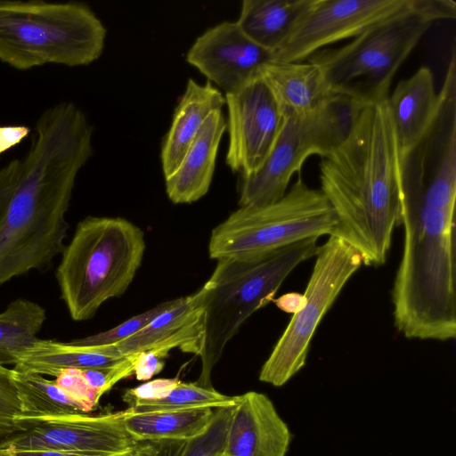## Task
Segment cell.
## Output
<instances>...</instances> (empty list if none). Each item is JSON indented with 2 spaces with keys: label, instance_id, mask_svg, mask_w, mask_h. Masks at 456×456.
Wrapping results in <instances>:
<instances>
[{
  "label": "cell",
  "instance_id": "cell-4",
  "mask_svg": "<svg viewBox=\"0 0 456 456\" xmlns=\"http://www.w3.org/2000/svg\"><path fill=\"white\" fill-rule=\"evenodd\" d=\"M318 238H307L250 258L218 259L201 287L200 334L187 353L201 359L196 384L212 387L210 376L226 344L256 311L273 299L289 274L314 256Z\"/></svg>",
  "mask_w": 456,
  "mask_h": 456
},
{
  "label": "cell",
  "instance_id": "cell-5",
  "mask_svg": "<svg viewBox=\"0 0 456 456\" xmlns=\"http://www.w3.org/2000/svg\"><path fill=\"white\" fill-rule=\"evenodd\" d=\"M451 0H417L411 8L379 20L349 44L319 50L307 61L322 71L330 93L363 104L387 99L395 74L432 24L454 19Z\"/></svg>",
  "mask_w": 456,
  "mask_h": 456
},
{
  "label": "cell",
  "instance_id": "cell-28",
  "mask_svg": "<svg viewBox=\"0 0 456 456\" xmlns=\"http://www.w3.org/2000/svg\"><path fill=\"white\" fill-rule=\"evenodd\" d=\"M232 411V406L214 409L207 428L186 441L181 456H224Z\"/></svg>",
  "mask_w": 456,
  "mask_h": 456
},
{
  "label": "cell",
  "instance_id": "cell-37",
  "mask_svg": "<svg viewBox=\"0 0 456 456\" xmlns=\"http://www.w3.org/2000/svg\"><path fill=\"white\" fill-rule=\"evenodd\" d=\"M0 451L8 456H97L84 452L53 449Z\"/></svg>",
  "mask_w": 456,
  "mask_h": 456
},
{
  "label": "cell",
  "instance_id": "cell-35",
  "mask_svg": "<svg viewBox=\"0 0 456 456\" xmlns=\"http://www.w3.org/2000/svg\"><path fill=\"white\" fill-rule=\"evenodd\" d=\"M167 353L150 350L137 354L134 364V374L138 380H148L159 374L165 366Z\"/></svg>",
  "mask_w": 456,
  "mask_h": 456
},
{
  "label": "cell",
  "instance_id": "cell-7",
  "mask_svg": "<svg viewBox=\"0 0 456 456\" xmlns=\"http://www.w3.org/2000/svg\"><path fill=\"white\" fill-rule=\"evenodd\" d=\"M105 37L85 4L0 0V61L16 69L88 65L102 55Z\"/></svg>",
  "mask_w": 456,
  "mask_h": 456
},
{
  "label": "cell",
  "instance_id": "cell-15",
  "mask_svg": "<svg viewBox=\"0 0 456 456\" xmlns=\"http://www.w3.org/2000/svg\"><path fill=\"white\" fill-rule=\"evenodd\" d=\"M272 54L249 39L237 21H224L196 39L186 60L228 94L259 77Z\"/></svg>",
  "mask_w": 456,
  "mask_h": 456
},
{
  "label": "cell",
  "instance_id": "cell-24",
  "mask_svg": "<svg viewBox=\"0 0 456 456\" xmlns=\"http://www.w3.org/2000/svg\"><path fill=\"white\" fill-rule=\"evenodd\" d=\"M212 408L132 412L126 410L124 424L135 441H187L200 435L210 423Z\"/></svg>",
  "mask_w": 456,
  "mask_h": 456
},
{
  "label": "cell",
  "instance_id": "cell-39",
  "mask_svg": "<svg viewBox=\"0 0 456 456\" xmlns=\"http://www.w3.org/2000/svg\"><path fill=\"white\" fill-rule=\"evenodd\" d=\"M0 456H8L0 451Z\"/></svg>",
  "mask_w": 456,
  "mask_h": 456
},
{
  "label": "cell",
  "instance_id": "cell-10",
  "mask_svg": "<svg viewBox=\"0 0 456 456\" xmlns=\"http://www.w3.org/2000/svg\"><path fill=\"white\" fill-rule=\"evenodd\" d=\"M302 309L292 315L263 364L259 380L281 387L305 364L311 340L325 314L362 265L356 249L335 236L317 247Z\"/></svg>",
  "mask_w": 456,
  "mask_h": 456
},
{
  "label": "cell",
  "instance_id": "cell-11",
  "mask_svg": "<svg viewBox=\"0 0 456 456\" xmlns=\"http://www.w3.org/2000/svg\"><path fill=\"white\" fill-rule=\"evenodd\" d=\"M436 113L416 145L400 159L402 194L421 204L455 210L456 56L452 48Z\"/></svg>",
  "mask_w": 456,
  "mask_h": 456
},
{
  "label": "cell",
  "instance_id": "cell-33",
  "mask_svg": "<svg viewBox=\"0 0 456 456\" xmlns=\"http://www.w3.org/2000/svg\"><path fill=\"white\" fill-rule=\"evenodd\" d=\"M178 379H159L126 391L123 400L128 405L138 401H155L167 395L178 384Z\"/></svg>",
  "mask_w": 456,
  "mask_h": 456
},
{
  "label": "cell",
  "instance_id": "cell-3",
  "mask_svg": "<svg viewBox=\"0 0 456 456\" xmlns=\"http://www.w3.org/2000/svg\"><path fill=\"white\" fill-rule=\"evenodd\" d=\"M403 245L392 288L394 323L407 338L456 336L455 210L402 195Z\"/></svg>",
  "mask_w": 456,
  "mask_h": 456
},
{
  "label": "cell",
  "instance_id": "cell-20",
  "mask_svg": "<svg viewBox=\"0 0 456 456\" xmlns=\"http://www.w3.org/2000/svg\"><path fill=\"white\" fill-rule=\"evenodd\" d=\"M225 98L210 82L189 79L163 142L161 163L165 178L178 167L187 149L211 112L222 110Z\"/></svg>",
  "mask_w": 456,
  "mask_h": 456
},
{
  "label": "cell",
  "instance_id": "cell-38",
  "mask_svg": "<svg viewBox=\"0 0 456 456\" xmlns=\"http://www.w3.org/2000/svg\"><path fill=\"white\" fill-rule=\"evenodd\" d=\"M9 139L4 128L0 127V152L8 149Z\"/></svg>",
  "mask_w": 456,
  "mask_h": 456
},
{
  "label": "cell",
  "instance_id": "cell-31",
  "mask_svg": "<svg viewBox=\"0 0 456 456\" xmlns=\"http://www.w3.org/2000/svg\"><path fill=\"white\" fill-rule=\"evenodd\" d=\"M136 356L137 354L128 355L111 366L81 370L88 385L102 397L119 380L134 373Z\"/></svg>",
  "mask_w": 456,
  "mask_h": 456
},
{
  "label": "cell",
  "instance_id": "cell-26",
  "mask_svg": "<svg viewBox=\"0 0 456 456\" xmlns=\"http://www.w3.org/2000/svg\"><path fill=\"white\" fill-rule=\"evenodd\" d=\"M46 320V310L25 297L12 300L0 313V363L17 362L37 338Z\"/></svg>",
  "mask_w": 456,
  "mask_h": 456
},
{
  "label": "cell",
  "instance_id": "cell-6",
  "mask_svg": "<svg viewBox=\"0 0 456 456\" xmlns=\"http://www.w3.org/2000/svg\"><path fill=\"white\" fill-rule=\"evenodd\" d=\"M145 248L143 232L125 218L81 220L55 272L70 318L91 319L104 302L120 297L141 266Z\"/></svg>",
  "mask_w": 456,
  "mask_h": 456
},
{
  "label": "cell",
  "instance_id": "cell-16",
  "mask_svg": "<svg viewBox=\"0 0 456 456\" xmlns=\"http://www.w3.org/2000/svg\"><path fill=\"white\" fill-rule=\"evenodd\" d=\"M291 437L287 423L266 395L249 391L235 396L225 456H286Z\"/></svg>",
  "mask_w": 456,
  "mask_h": 456
},
{
  "label": "cell",
  "instance_id": "cell-8",
  "mask_svg": "<svg viewBox=\"0 0 456 456\" xmlns=\"http://www.w3.org/2000/svg\"><path fill=\"white\" fill-rule=\"evenodd\" d=\"M336 224L322 191L299 176L276 202L232 212L213 229L208 253L216 260L250 258L304 239L330 236Z\"/></svg>",
  "mask_w": 456,
  "mask_h": 456
},
{
  "label": "cell",
  "instance_id": "cell-17",
  "mask_svg": "<svg viewBox=\"0 0 456 456\" xmlns=\"http://www.w3.org/2000/svg\"><path fill=\"white\" fill-rule=\"evenodd\" d=\"M201 288L195 293L176 298L171 307L147 326L125 340L110 345L120 356L156 350L168 354L174 347L183 352L198 338L202 312Z\"/></svg>",
  "mask_w": 456,
  "mask_h": 456
},
{
  "label": "cell",
  "instance_id": "cell-14",
  "mask_svg": "<svg viewBox=\"0 0 456 456\" xmlns=\"http://www.w3.org/2000/svg\"><path fill=\"white\" fill-rule=\"evenodd\" d=\"M224 98L229 133L226 163L241 175L253 174L276 142L283 122L282 111L261 76Z\"/></svg>",
  "mask_w": 456,
  "mask_h": 456
},
{
  "label": "cell",
  "instance_id": "cell-1",
  "mask_svg": "<svg viewBox=\"0 0 456 456\" xmlns=\"http://www.w3.org/2000/svg\"><path fill=\"white\" fill-rule=\"evenodd\" d=\"M93 127L73 102L45 110L22 159L0 168V287L42 271L64 249L75 181L93 152Z\"/></svg>",
  "mask_w": 456,
  "mask_h": 456
},
{
  "label": "cell",
  "instance_id": "cell-36",
  "mask_svg": "<svg viewBox=\"0 0 456 456\" xmlns=\"http://www.w3.org/2000/svg\"><path fill=\"white\" fill-rule=\"evenodd\" d=\"M273 302L280 310L294 314L303 308L305 303V297L304 294L289 292L276 299H273Z\"/></svg>",
  "mask_w": 456,
  "mask_h": 456
},
{
  "label": "cell",
  "instance_id": "cell-29",
  "mask_svg": "<svg viewBox=\"0 0 456 456\" xmlns=\"http://www.w3.org/2000/svg\"><path fill=\"white\" fill-rule=\"evenodd\" d=\"M175 302L176 299H173L159 304L153 308L133 316L109 330L83 338L74 339L70 342L75 345L90 346L114 345L137 333L158 315L175 305Z\"/></svg>",
  "mask_w": 456,
  "mask_h": 456
},
{
  "label": "cell",
  "instance_id": "cell-18",
  "mask_svg": "<svg viewBox=\"0 0 456 456\" xmlns=\"http://www.w3.org/2000/svg\"><path fill=\"white\" fill-rule=\"evenodd\" d=\"M226 129L222 110L210 113L166 180V191L175 204L191 203L203 197L211 184L221 138Z\"/></svg>",
  "mask_w": 456,
  "mask_h": 456
},
{
  "label": "cell",
  "instance_id": "cell-19",
  "mask_svg": "<svg viewBox=\"0 0 456 456\" xmlns=\"http://www.w3.org/2000/svg\"><path fill=\"white\" fill-rule=\"evenodd\" d=\"M438 99L428 67H421L411 77L402 80L387 97L400 159L424 134L436 113Z\"/></svg>",
  "mask_w": 456,
  "mask_h": 456
},
{
  "label": "cell",
  "instance_id": "cell-21",
  "mask_svg": "<svg viewBox=\"0 0 456 456\" xmlns=\"http://www.w3.org/2000/svg\"><path fill=\"white\" fill-rule=\"evenodd\" d=\"M261 77L273 94L284 115H304L318 109L330 95L322 69L307 61H270Z\"/></svg>",
  "mask_w": 456,
  "mask_h": 456
},
{
  "label": "cell",
  "instance_id": "cell-34",
  "mask_svg": "<svg viewBox=\"0 0 456 456\" xmlns=\"http://www.w3.org/2000/svg\"><path fill=\"white\" fill-rule=\"evenodd\" d=\"M186 441H137L134 449L121 456H181Z\"/></svg>",
  "mask_w": 456,
  "mask_h": 456
},
{
  "label": "cell",
  "instance_id": "cell-22",
  "mask_svg": "<svg viewBox=\"0 0 456 456\" xmlns=\"http://www.w3.org/2000/svg\"><path fill=\"white\" fill-rule=\"evenodd\" d=\"M126 356H120L111 346H79L37 338L19 356L12 369L42 376L57 375L66 369H94L114 365Z\"/></svg>",
  "mask_w": 456,
  "mask_h": 456
},
{
  "label": "cell",
  "instance_id": "cell-30",
  "mask_svg": "<svg viewBox=\"0 0 456 456\" xmlns=\"http://www.w3.org/2000/svg\"><path fill=\"white\" fill-rule=\"evenodd\" d=\"M20 401L13 380V370L0 363V438L18 429L16 418Z\"/></svg>",
  "mask_w": 456,
  "mask_h": 456
},
{
  "label": "cell",
  "instance_id": "cell-2",
  "mask_svg": "<svg viewBox=\"0 0 456 456\" xmlns=\"http://www.w3.org/2000/svg\"><path fill=\"white\" fill-rule=\"evenodd\" d=\"M400 164L387 99L365 104L347 138L320 162V190L337 220L330 235L356 249L367 266L386 263L400 225Z\"/></svg>",
  "mask_w": 456,
  "mask_h": 456
},
{
  "label": "cell",
  "instance_id": "cell-9",
  "mask_svg": "<svg viewBox=\"0 0 456 456\" xmlns=\"http://www.w3.org/2000/svg\"><path fill=\"white\" fill-rule=\"evenodd\" d=\"M364 104L342 94H330L316 110L284 115L276 142L260 168L241 175L240 208L264 206L281 200L292 175L305 160L338 148L351 133Z\"/></svg>",
  "mask_w": 456,
  "mask_h": 456
},
{
  "label": "cell",
  "instance_id": "cell-27",
  "mask_svg": "<svg viewBox=\"0 0 456 456\" xmlns=\"http://www.w3.org/2000/svg\"><path fill=\"white\" fill-rule=\"evenodd\" d=\"M235 396L221 394L213 387H202L196 383L178 384L165 397L155 401H138L128 405L132 412L156 411H178L197 408H221L233 406Z\"/></svg>",
  "mask_w": 456,
  "mask_h": 456
},
{
  "label": "cell",
  "instance_id": "cell-23",
  "mask_svg": "<svg viewBox=\"0 0 456 456\" xmlns=\"http://www.w3.org/2000/svg\"><path fill=\"white\" fill-rule=\"evenodd\" d=\"M314 0H244L237 23L261 47L273 53L288 39Z\"/></svg>",
  "mask_w": 456,
  "mask_h": 456
},
{
  "label": "cell",
  "instance_id": "cell-32",
  "mask_svg": "<svg viewBox=\"0 0 456 456\" xmlns=\"http://www.w3.org/2000/svg\"><path fill=\"white\" fill-rule=\"evenodd\" d=\"M54 381L69 397L85 406L88 412H91L97 407L101 397L88 385L81 370H62L55 377Z\"/></svg>",
  "mask_w": 456,
  "mask_h": 456
},
{
  "label": "cell",
  "instance_id": "cell-40",
  "mask_svg": "<svg viewBox=\"0 0 456 456\" xmlns=\"http://www.w3.org/2000/svg\"><path fill=\"white\" fill-rule=\"evenodd\" d=\"M225 456V455H224Z\"/></svg>",
  "mask_w": 456,
  "mask_h": 456
},
{
  "label": "cell",
  "instance_id": "cell-13",
  "mask_svg": "<svg viewBox=\"0 0 456 456\" xmlns=\"http://www.w3.org/2000/svg\"><path fill=\"white\" fill-rule=\"evenodd\" d=\"M417 0H314L272 61L301 62L323 46L354 37Z\"/></svg>",
  "mask_w": 456,
  "mask_h": 456
},
{
  "label": "cell",
  "instance_id": "cell-25",
  "mask_svg": "<svg viewBox=\"0 0 456 456\" xmlns=\"http://www.w3.org/2000/svg\"><path fill=\"white\" fill-rule=\"evenodd\" d=\"M12 370L20 401L17 426L22 421L89 413L85 406L62 391L54 380L47 379L39 374Z\"/></svg>",
  "mask_w": 456,
  "mask_h": 456
},
{
  "label": "cell",
  "instance_id": "cell-12",
  "mask_svg": "<svg viewBox=\"0 0 456 456\" xmlns=\"http://www.w3.org/2000/svg\"><path fill=\"white\" fill-rule=\"evenodd\" d=\"M125 416L123 411L22 421L18 424V430L0 438V450L53 449L121 456L131 452L137 443L126 429Z\"/></svg>",
  "mask_w": 456,
  "mask_h": 456
}]
</instances>
